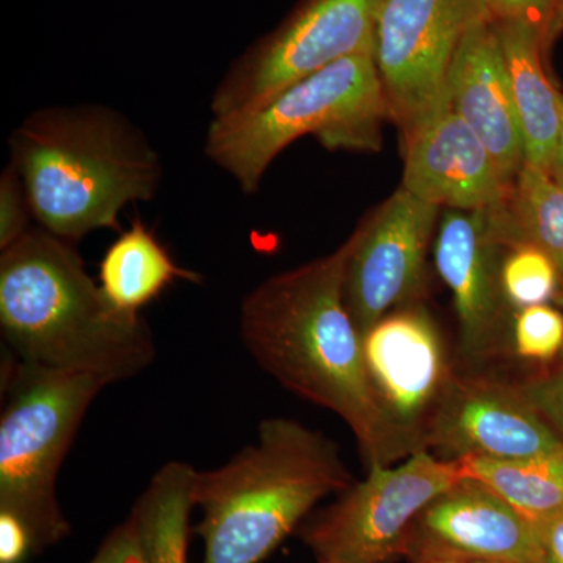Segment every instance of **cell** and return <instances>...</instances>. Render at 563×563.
Segmentation results:
<instances>
[{"label":"cell","instance_id":"obj_1","mask_svg":"<svg viewBox=\"0 0 563 563\" xmlns=\"http://www.w3.org/2000/svg\"><path fill=\"white\" fill-rule=\"evenodd\" d=\"M350 240L276 274L243 299L240 335L254 361L299 398L339 415L369 465L415 453L374 393L362 333L344 299Z\"/></svg>","mask_w":563,"mask_h":563},{"label":"cell","instance_id":"obj_2","mask_svg":"<svg viewBox=\"0 0 563 563\" xmlns=\"http://www.w3.org/2000/svg\"><path fill=\"white\" fill-rule=\"evenodd\" d=\"M0 331L18 361L107 385L157 355L146 320L114 309L70 242L41 228L0 255Z\"/></svg>","mask_w":563,"mask_h":563},{"label":"cell","instance_id":"obj_3","mask_svg":"<svg viewBox=\"0 0 563 563\" xmlns=\"http://www.w3.org/2000/svg\"><path fill=\"white\" fill-rule=\"evenodd\" d=\"M32 217L68 242L120 229L121 211L151 201L162 180L157 151L120 111L99 103L33 111L11 133Z\"/></svg>","mask_w":563,"mask_h":563},{"label":"cell","instance_id":"obj_4","mask_svg":"<svg viewBox=\"0 0 563 563\" xmlns=\"http://www.w3.org/2000/svg\"><path fill=\"white\" fill-rule=\"evenodd\" d=\"M351 485L331 439L288 418L262 421L254 443L220 468L196 473L202 563H261L321 499Z\"/></svg>","mask_w":563,"mask_h":563},{"label":"cell","instance_id":"obj_5","mask_svg":"<svg viewBox=\"0 0 563 563\" xmlns=\"http://www.w3.org/2000/svg\"><path fill=\"white\" fill-rule=\"evenodd\" d=\"M385 121L390 111L374 55H354L296 81L258 109L213 118L203 150L251 195L292 141L313 135L329 151H379Z\"/></svg>","mask_w":563,"mask_h":563},{"label":"cell","instance_id":"obj_6","mask_svg":"<svg viewBox=\"0 0 563 563\" xmlns=\"http://www.w3.org/2000/svg\"><path fill=\"white\" fill-rule=\"evenodd\" d=\"M0 510L31 529L36 554L69 536L58 503V474L96 396L109 387L87 374L18 361L3 365Z\"/></svg>","mask_w":563,"mask_h":563},{"label":"cell","instance_id":"obj_7","mask_svg":"<svg viewBox=\"0 0 563 563\" xmlns=\"http://www.w3.org/2000/svg\"><path fill=\"white\" fill-rule=\"evenodd\" d=\"M385 2L302 0L276 31L232 63L211 98L213 118L247 113L333 63L374 55Z\"/></svg>","mask_w":563,"mask_h":563},{"label":"cell","instance_id":"obj_8","mask_svg":"<svg viewBox=\"0 0 563 563\" xmlns=\"http://www.w3.org/2000/svg\"><path fill=\"white\" fill-rule=\"evenodd\" d=\"M462 479L457 461H440L428 450L415 451L401 465H369L362 483L302 529V540L318 562L390 561L404 554L418 515Z\"/></svg>","mask_w":563,"mask_h":563},{"label":"cell","instance_id":"obj_9","mask_svg":"<svg viewBox=\"0 0 563 563\" xmlns=\"http://www.w3.org/2000/svg\"><path fill=\"white\" fill-rule=\"evenodd\" d=\"M483 0H387L374 62L390 121L401 132L450 107L446 77L463 33Z\"/></svg>","mask_w":563,"mask_h":563},{"label":"cell","instance_id":"obj_10","mask_svg":"<svg viewBox=\"0 0 563 563\" xmlns=\"http://www.w3.org/2000/svg\"><path fill=\"white\" fill-rule=\"evenodd\" d=\"M440 210L401 185L347 239L344 299L362 335L420 291Z\"/></svg>","mask_w":563,"mask_h":563},{"label":"cell","instance_id":"obj_11","mask_svg":"<svg viewBox=\"0 0 563 563\" xmlns=\"http://www.w3.org/2000/svg\"><path fill=\"white\" fill-rule=\"evenodd\" d=\"M454 461L465 455L520 461L563 450V440L543 420L520 387L483 376L451 374L424 435Z\"/></svg>","mask_w":563,"mask_h":563},{"label":"cell","instance_id":"obj_12","mask_svg":"<svg viewBox=\"0 0 563 563\" xmlns=\"http://www.w3.org/2000/svg\"><path fill=\"white\" fill-rule=\"evenodd\" d=\"M362 343L366 372L388 420L415 451L428 450L426 428L451 377L431 314L407 303L363 333Z\"/></svg>","mask_w":563,"mask_h":563},{"label":"cell","instance_id":"obj_13","mask_svg":"<svg viewBox=\"0 0 563 563\" xmlns=\"http://www.w3.org/2000/svg\"><path fill=\"white\" fill-rule=\"evenodd\" d=\"M402 187L448 210H492L507 184L477 133L451 107L402 133Z\"/></svg>","mask_w":563,"mask_h":563},{"label":"cell","instance_id":"obj_14","mask_svg":"<svg viewBox=\"0 0 563 563\" xmlns=\"http://www.w3.org/2000/svg\"><path fill=\"white\" fill-rule=\"evenodd\" d=\"M501 247L490 239L485 210H446L439 221L435 265L453 292L463 357L484 362L506 343L507 302L501 290Z\"/></svg>","mask_w":563,"mask_h":563},{"label":"cell","instance_id":"obj_15","mask_svg":"<svg viewBox=\"0 0 563 563\" xmlns=\"http://www.w3.org/2000/svg\"><path fill=\"white\" fill-rule=\"evenodd\" d=\"M410 548L498 563H539L536 521L479 481L463 477L415 521Z\"/></svg>","mask_w":563,"mask_h":563},{"label":"cell","instance_id":"obj_16","mask_svg":"<svg viewBox=\"0 0 563 563\" xmlns=\"http://www.w3.org/2000/svg\"><path fill=\"white\" fill-rule=\"evenodd\" d=\"M451 109L477 133L512 184L526 165L509 70L495 21L483 9L463 33L446 77Z\"/></svg>","mask_w":563,"mask_h":563},{"label":"cell","instance_id":"obj_17","mask_svg":"<svg viewBox=\"0 0 563 563\" xmlns=\"http://www.w3.org/2000/svg\"><path fill=\"white\" fill-rule=\"evenodd\" d=\"M495 21V20H493ZM528 165L550 173L563 125V95L544 68L550 47L543 33L526 21H495Z\"/></svg>","mask_w":563,"mask_h":563},{"label":"cell","instance_id":"obj_18","mask_svg":"<svg viewBox=\"0 0 563 563\" xmlns=\"http://www.w3.org/2000/svg\"><path fill=\"white\" fill-rule=\"evenodd\" d=\"M488 233L503 251L531 246L550 255L563 276V185L526 165L495 209L485 210Z\"/></svg>","mask_w":563,"mask_h":563},{"label":"cell","instance_id":"obj_19","mask_svg":"<svg viewBox=\"0 0 563 563\" xmlns=\"http://www.w3.org/2000/svg\"><path fill=\"white\" fill-rule=\"evenodd\" d=\"M101 290L114 309L140 313L176 280L201 282V276L180 268L154 232L135 221L103 254L99 266Z\"/></svg>","mask_w":563,"mask_h":563},{"label":"cell","instance_id":"obj_20","mask_svg":"<svg viewBox=\"0 0 563 563\" xmlns=\"http://www.w3.org/2000/svg\"><path fill=\"white\" fill-rule=\"evenodd\" d=\"M196 473L188 463H166L133 506L129 518L147 563H188Z\"/></svg>","mask_w":563,"mask_h":563},{"label":"cell","instance_id":"obj_21","mask_svg":"<svg viewBox=\"0 0 563 563\" xmlns=\"http://www.w3.org/2000/svg\"><path fill=\"white\" fill-rule=\"evenodd\" d=\"M457 462L463 477L487 485L533 521L563 507V450L520 461L465 455Z\"/></svg>","mask_w":563,"mask_h":563},{"label":"cell","instance_id":"obj_22","mask_svg":"<svg viewBox=\"0 0 563 563\" xmlns=\"http://www.w3.org/2000/svg\"><path fill=\"white\" fill-rule=\"evenodd\" d=\"M499 277L507 306L517 310L553 301L561 288V272L553 258L531 246L507 251Z\"/></svg>","mask_w":563,"mask_h":563},{"label":"cell","instance_id":"obj_23","mask_svg":"<svg viewBox=\"0 0 563 563\" xmlns=\"http://www.w3.org/2000/svg\"><path fill=\"white\" fill-rule=\"evenodd\" d=\"M512 343L526 361L548 362L563 350V312L550 303L526 307L514 317Z\"/></svg>","mask_w":563,"mask_h":563},{"label":"cell","instance_id":"obj_24","mask_svg":"<svg viewBox=\"0 0 563 563\" xmlns=\"http://www.w3.org/2000/svg\"><path fill=\"white\" fill-rule=\"evenodd\" d=\"M495 21H526L543 33L548 44L563 29V0H483Z\"/></svg>","mask_w":563,"mask_h":563},{"label":"cell","instance_id":"obj_25","mask_svg":"<svg viewBox=\"0 0 563 563\" xmlns=\"http://www.w3.org/2000/svg\"><path fill=\"white\" fill-rule=\"evenodd\" d=\"M32 210L18 169L9 163L0 177V251L31 231Z\"/></svg>","mask_w":563,"mask_h":563},{"label":"cell","instance_id":"obj_26","mask_svg":"<svg viewBox=\"0 0 563 563\" xmlns=\"http://www.w3.org/2000/svg\"><path fill=\"white\" fill-rule=\"evenodd\" d=\"M520 390L563 440V363L554 372L521 385Z\"/></svg>","mask_w":563,"mask_h":563},{"label":"cell","instance_id":"obj_27","mask_svg":"<svg viewBox=\"0 0 563 563\" xmlns=\"http://www.w3.org/2000/svg\"><path fill=\"white\" fill-rule=\"evenodd\" d=\"M36 554L31 529L21 518L0 510V563H25Z\"/></svg>","mask_w":563,"mask_h":563},{"label":"cell","instance_id":"obj_28","mask_svg":"<svg viewBox=\"0 0 563 563\" xmlns=\"http://www.w3.org/2000/svg\"><path fill=\"white\" fill-rule=\"evenodd\" d=\"M88 563H147L131 518L109 533Z\"/></svg>","mask_w":563,"mask_h":563},{"label":"cell","instance_id":"obj_29","mask_svg":"<svg viewBox=\"0 0 563 563\" xmlns=\"http://www.w3.org/2000/svg\"><path fill=\"white\" fill-rule=\"evenodd\" d=\"M539 563H563V507L536 521Z\"/></svg>","mask_w":563,"mask_h":563},{"label":"cell","instance_id":"obj_30","mask_svg":"<svg viewBox=\"0 0 563 563\" xmlns=\"http://www.w3.org/2000/svg\"><path fill=\"white\" fill-rule=\"evenodd\" d=\"M406 554L412 559L413 563H498L490 561H479V559L462 558L440 551L424 550V548H410Z\"/></svg>","mask_w":563,"mask_h":563},{"label":"cell","instance_id":"obj_31","mask_svg":"<svg viewBox=\"0 0 563 563\" xmlns=\"http://www.w3.org/2000/svg\"><path fill=\"white\" fill-rule=\"evenodd\" d=\"M550 174L559 184L563 185V125L561 140H559L558 150H555L553 163H551Z\"/></svg>","mask_w":563,"mask_h":563},{"label":"cell","instance_id":"obj_32","mask_svg":"<svg viewBox=\"0 0 563 563\" xmlns=\"http://www.w3.org/2000/svg\"><path fill=\"white\" fill-rule=\"evenodd\" d=\"M554 301L561 306V310L563 312V276L561 279V288H559L558 296H555Z\"/></svg>","mask_w":563,"mask_h":563},{"label":"cell","instance_id":"obj_33","mask_svg":"<svg viewBox=\"0 0 563 563\" xmlns=\"http://www.w3.org/2000/svg\"><path fill=\"white\" fill-rule=\"evenodd\" d=\"M318 563H333V562H318Z\"/></svg>","mask_w":563,"mask_h":563}]
</instances>
